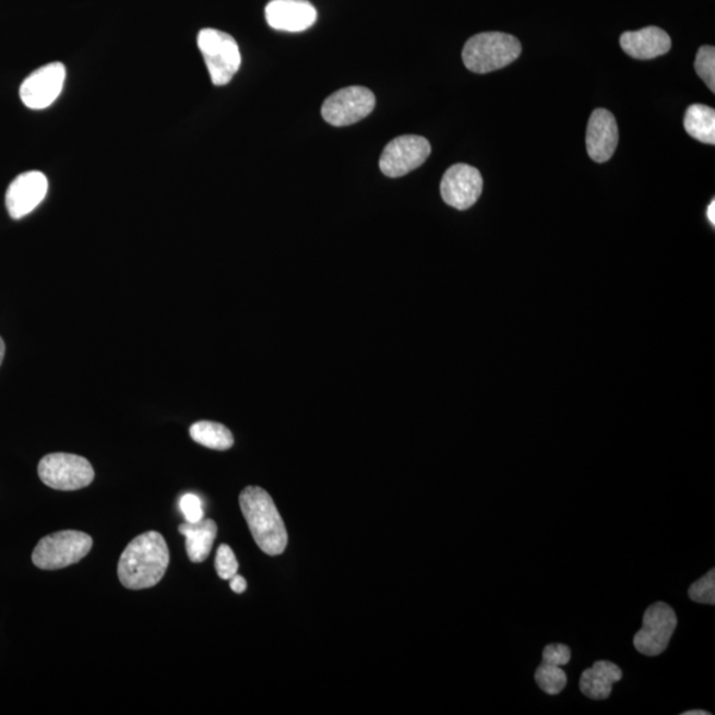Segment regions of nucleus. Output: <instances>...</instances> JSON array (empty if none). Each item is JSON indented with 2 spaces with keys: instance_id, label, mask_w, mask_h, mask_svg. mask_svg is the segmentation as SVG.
<instances>
[{
  "instance_id": "0eeeda50",
  "label": "nucleus",
  "mask_w": 715,
  "mask_h": 715,
  "mask_svg": "<svg viewBox=\"0 0 715 715\" xmlns=\"http://www.w3.org/2000/svg\"><path fill=\"white\" fill-rule=\"evenodd\" d=\"M374 108V93L364 86H349L327 97L322 105L321 114L327 123L342 128L362 121Z\"/></svg>"
},
{
  "instance_id": "4468645a",
  "label": "nucleus",
  "mask_w": 715,
  "mask_h": 715,
  "mask_svg": "<svg viewBox=\"0 0 715 715\" xmlns=\"http://www.w3.org/2000/svg\"><path fill=\"white\" fill-rule=\"evenodd\" d=\"M266 22L285 33H302L317 22V10L308 0H272L265 9Z\"/></svg>"
},
{
  "instance_id": "f257e3e1",
  "label": "nucleus",
  "mask_w": 715,
  "mask_h": 715,
  "mask_svg": "<svg viewBox=\"0 0 715 715\" xmlns=\"http://www.w3.org/2000/svg\"><path fill=\"white\" fill-rule=\"evenodd\" d=\"M170 563V551L164 536L147 532L134 538L118 562V577L123 587L145 589L157 586Z\"/></svg>"
},
{
  "instance_id": "39448f33",
  "label": "nucleus",
  "mask_w": 715,
  "mask_h": 715,
  "mask_svg": "<svg viewBox=\"0 0 715 715\" xmlns=\"http://www.w3.org/2000/svg\"><path fill=\"white\" fill-rule=\"evenodd\" d=\"M198 46L214 85H227L240 70L241 55L231 35L214 28H204L198 35Z\"/></svg>"
},
{
  "instance_id": "20e7f679",
  "label": "nucleus",
  "mask_w": 715,
  "mask_h": 715,
  "mask_svg": "<svg viewBox=\"0 0 715 715\" xmlns=\"http://www.w3.org/2000/svg\"><path fill=\"white\" fill-rule=\"evenodd\" d=\"M93 539L88 534L64 531L40 539L33 552V562L41 570H61L76 564L90 555Z\"/></svg>"
},
{
  "instance_id": "393cba45",
  "label": "nucleus",
  "mask_w": 715,
  "mask_h": 715,
  "mask_svg": "<svg viewBox=\"0 0 715 715\" xmlns=\"http://www.w3.org/2000/svg\"><path fill=\"white\" fill-rule=\"evenodd\" d=\"M571 660V650L564 644H550L544 650V662L564 667Z\"/></svg>"
},
{
  "instance_id": "dca6fc26",
  "label": "nucleus",
  "mask_w": 715,
  "mask_h": 715,
  "mask_svg": "<svg viewBox=\"0 0 715 715\" xmlns=\"http://www.w3.org/2000/svg\"><path fill=\"white\" fill-rule=\"evenodd\" d=\"M623 679V671L611 662H596L583 671L580 682L581 692L591 700H607L612 693L615 682Z\"/></svg>"
},
{
  "instance_id": "ddd939ff",
  "label": "nucleus",
  "mask_w": 715,
  "mask_h": 715,
  "mask_svg": "<svg viewBox=\"0 0 715 715\" xmlns=\"http://www.w3.org/2000/svg\"><path fill=\"white\" fill-rule=\"evenodd\" d=\"M619 142V129L611 111L596 109L589 117L586 145L589 158L605 164L612 158Z\"/></svg>"
},
{
  "instance_id": "4be33fe9",
  "label": "nucleus",
  "mask_w": 715,
  "mask_h": 715,
  "mask_svg": "<svg viewBox=\"0 0 715 715\" xmlns=\"http://www.w3.org/2000/svg\"><path fill=\"white\" fill-rule=\"evenodd\" d=\"M689 598L701 605L714 606L715 603V570L712 569L701 580L694 582L688 591Z\"/></svg>"
},
{
  "instance_id": "412c9836",
  "label": "nucleus",
  "mask_w": 715,
  "mask_h": 715,
  "mask_svg": "<svg viewBox=\"0 0 715 715\" xmlns=\"http://www.w3.org/2000/svg\"><path fill=\"white\" fill-rule=\"evenodd\" d=\"M695 72L705 81L707 88L715 92V49L704 46L699 49L694 63Z\"/></svg>"
},
{
  "instance_id": "1a4fd4ad",
  "label": "nucleus",
  "mask_w": 715,
  "mask_h": 715,
  "mask_svg": "<svg viewBox=\"0 0 715 715\" xmlns=\"http://www.w3.org/2000/svg\"><path fill=\"white\" fill-rule=\"evenodd\" d=\"M431 152V143L425 136L401 135L384 147L379 166L385 177L401 178L419 169Z\"/></svg>"
},
{
  "instance_id": "9b49d317",
  "label": "nucleus",
  "mask_w": 715,
  "mask_h": 715,
  "mask_svg": "<svg viewBox=\"0 0 715 715\" xmlns=\"http://www.w3.org/2000/svg\"><path fill=\"white\" fill-rule=\"evenodd\" d=\"M65 76V67L61 63L47 64L31 73L21 86L23 104L34 110L51 107L63 91Z\"/></svg>"
},
{
  "instance_id": "f8f14e48",
  "label": "nucleus",
  "mask_w": 715,
  "mask_h": 715,
  "mask_svg": "<svg viewBox=\"0 0 715 715\" xmlns=\"http://www.w3.org/2000/svg\"><path fill=\"white\" fill-rule=\"evenodd\" d=\"M48 192V179L40 171L21 174L10 184L5 194V206L12 219H22L45 201Z\"/></svg>"
},
{
  "instance_id": "a211bd4d",
  "label": "nucleus",
  "mask_w": 715,
  "mask_h": 715,
  "mask_svg": "<svg viewBox=\"0 0 715 715\" xmlns=\"http://www.w3.org/2000/svg\"><path fill=\"white\" fill-rule=\"evenodd\" d=\"M687 133L706 145H715V110L706 105L693 104L683 118Z\"/></svg>"
},
{
  "instance_id": "aec40b11",
  "label": "nucleus",
  "mask_w": 715,
  "mask_h": 715,
  "mask_svg": "<svg viewBox=\"0 0 715 715\" xmlns=\"http://www.w3.org/2000/svg\"><path fill=\"white\" fill-rule=\"evenodd\" d=\"M536 682L545 693L557 695L568 686V676L562 667L543 662L536 671Z\"/></svg>"
},
{
  "instance_id": "cd10ccee",
  "label": "nucleus",
  "mask_w": 715,
  "mask_h": 715,
  "mask_svg": "<svg viewBox=\"0 0 715 715\" xmlns=\"http://www.w3.org/2000/svg\"><path fill=\"white\" fill-rule=\"evenodd\" d=\"M5 354L4 341L0 337V365H2Z\"/></svg>"
},
{
  "instance_id": "c85d7f7f",
  "label": "nucleus",
  "mask_w": 715,
  "mask_h": 715,
  "mask_svg": "<svg viewBox=\"0 0 715 715\" xmlns=\"http://www.w3.org/2000/svg\"><path fill=\"white\" fill-rule=\"evenodd\" d=\"M682 715H711V713L706 711H689V712H683Z\"/></svg>"
},
{
  "instance_id": "9d476101",
  "label": "nucleus",
  "mask_w": 715,
  "mask_h": 715,
  "mask_svg": "<svg viewBox=\"0 0 715 715\" xmlns=\"http://www.w3.org/2000/svg\"><path fill=\"white\" fill-rule=\"evenodd\" d=\"M484 179L481 172L465 164L453 165L441 179L440 192L443 201L453 208L464 211L475 206L481 196Z\"/></svg>"
},
{
  "instance_id": "2eb2a0df",
  "label": "nucleus",
  "mask_w": 715,
  "mask_h": 715,
  "mask_svg": "<svg viewBox=\"0 0 715 715\" xmlns=\"http://www.w3.org/2000/svg\"><path fill=\"white\" fill-rule=\"evenodd\" d=\"M623 51L637 60H652L670 51V36L658 27H645L620 37Z\"/></svg>"
},
{
  "instance_id": "7ed1b4c3",
  "label": "nucleus",
  "mask_w": 715,
  "mask_h": 715,
  "mask_svg": "<svg viewBox=\"0 0 715 715\" xmlns=\"http://www.w3.org/2000/svg\"><path fill=\"white\" fill-rule=\"evenodd\" d=\"M521 52L517 37L503 33H484L466 41L463 61L470 72L484 74L512 64Z\"/></svg>"
},
{
  "instance_id": "b1692460",
  "label": "nucleus",
  "mask_w": 715,
  "mask_h": 715,
  "mask_svg": "<svg viewBox=\"0 0 715 715\" xmlns=\"http://www.w3.org/2000/svg\"><path fill=\"white\" fill-rule=\"evenodd\" d=\"M180 512L184 515L186 522L196 524L204 519L203 502L196 494L186 493L179 500Z\"/></svg>"
},
{
  "instance_id": "5701e85b",
  "label": "nucleus",
  "mask_w": 715,
  "mask_h": 715,
  "mask_svg": "<svg viewBox=\"0 0 715 715\" xmlns=\"http://www.w3.org/2000/svg\"><path fill=\"white\" fill-rule=\"evenodd\" d=\"M215 569L217 575L224 581L231 580L233 576L238 574L239 562L235 557V552L228 545H221L216 552Z\"/></svg>"
},
{
  "instance_id": "bb28decb",
  "label": "nucleus",
  "mask_w": 715,
  "mask_h": 715,
  "mask_svg": "<svg viewBox=\"0 0 715 715\" xmlns=\"http://www.w3.org/2000/svg\"><path fill=\"white\" fill-rule=\"evenodd\" d=\"M707 217H708V221H711V223L714 226V224H715V202L714 201L711 203V206H708V208H707Z\"/></svg>"
},
{
  "instance_id": "f3484780",
  "label": "nucleus",
  "mask_w": 715,
  "mask_h": 715,
  "mask_svg": "<svg viewBox=\"0 0 715 715\" xmlns=\"http://www.w3.org/2000/svg\"><path fill=\"white\" fill-rule=\"evenodd\" d=\"M179 533L186 538V550H188L190 561L194 563L206 561L217 536L215 521L203 519L196 524L184 522L179 526Z\"/></svg>"
},
{
  "instance_id": "a878e982",
  "label": "nucleus",
  "mask_w": 715,
  "mask_h": 715,
  "mask_svg": "<svg viewBox=\"0 0 715 715\" xmlns=\"http://www.w3.org/2000/svg\"><path fill=\"white\" fill-rule=\"evenodd\" d=\"M229 586H231L236 594H242L247 589V581L245 577L236 574L229 580Z\"/></svg>"
},
{
  "instance_id": "6e6552de",
  "label": "nucleus",
  "mask_w": 715,
  "mask_h": 715,
  "mask_svg": "<svg viewBox=\"0 0 715 715\" xmlns=\"http://www.w3.org/2000/svg\"><path fill=\"white\" fill-rule=\"evenodd\" d=\"M677 615L667 603L657 601L646 608L642 630L633 637V645L644 656H658L668 648L676 631Z\"/></svg>"
},
{
  "instance_id": "6ab92c4d",
  "label": "nucleus",
  "mask_w": 715,
  "mask_h": 715,
  "mask_svg": "<svg viewBox=\"0 0 715 715\" xmlns=\"http://www.w3.org/2000/svg\"><path fill=\"white\" fill-rule=\"evenodd\" d=\"M190 437L195 443L215 451H227L234 445V434L226 426L214 421H198L190 428Z\"/></svg>"
},
{
  "instance_id": "423d86ee",
  "label": "nucleus",
  "mask_w": 715,
  "mask_h": 715,
  "mask_svg": "<svg viewBox=\"0 0 715 715\" xmlns=\"http://www.w3.org/2000/svg\"><path fill=\"white\" fill-rule=\"evenodd\" d=\"M39 477L48 488L72 492L95 480V469L85 457L72 453H51L40 460Z\"/></svg>"
},
{
  "instance_id": "f03ea898",
  "label": "nucleus",
  "mask_w": 715,
  "mask_h": 715,
  "mask_svg": "<svg viewBox=\"0 0 715 715\" xmlns=\"http://www.w3.org/2000/svg\"><path fill=\"white\" fill-rule=\"evenodd\" d=\"M239 502L260 550L272 557L283 555L288 545V533L269 492L263 488L248 487L242 490Z\"/></svg>"
}]
</instances>
